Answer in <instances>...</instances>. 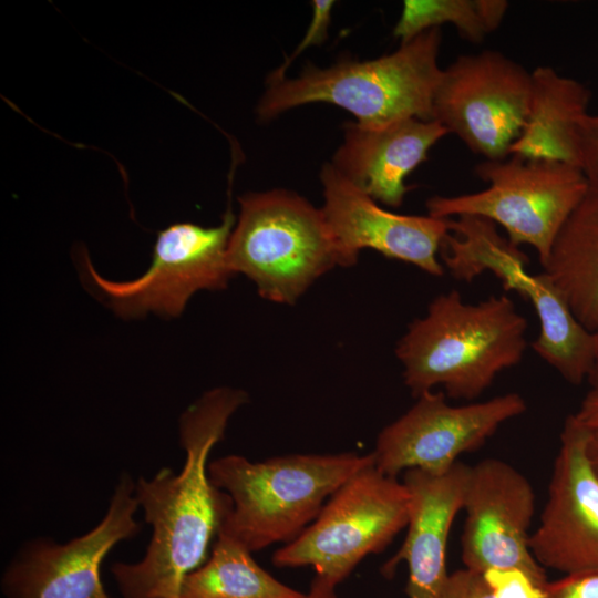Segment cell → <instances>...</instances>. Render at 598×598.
Listing matches in <instances>:
<instances>
[{
  "label": "cell",
  "mask_w": 598,
  "mask_h": 598,
  "mask_svg": "<svg viewBox=\"0 0 598 598\" xmlns=\"http://www.w3.org/2000/svg\"><path fill=\"white\" fill-rule=\"evenodd\" d=\"M509 156L476 166V175L488 183L486 189L434 196L426 202L427 212L439 218L470 215L489 219L506 230L513 245L532 246L543 266L589 184L577 166Z\"/></svg>",
  "instance_id": "ba28073f"
},
{
  "label": "cell",
  "mask_w": 598,
  "mask_h": 598,
  "mask_svg": "<svg viewBox=\"0 0 598 598\" xmlns=\"http://www.w3.org/2000/svg\"><path fill=\"white\" fill-rule=\"evenodd\" d=\"M234 225L228 207L218 226H168L157 235L150 267L133 280L105 279L86 255H82V265L89 281L120 317L137 318L147 312L178 317L196 291L227 287L234 275L227 262Z\"/></svg>",
  "instance_id": "9c48e42d"
},
{
  "label": "cell",
  "mask_w": 598,
  "mask_h": 598,
  "mask_svg": "<svg viewBox=\"0 0 598 598\" xmlns=\"http://www.w3.org/2000/svg\"><path fill=\"white\" fill-rule=\"evenodd\" d=\"M468 473L470 466L460 462L443 474L420 470L403 473L402 482L411 498L406 536L383 565L382 573L389 577L400 563H406L408 598H440L448 577V535L456 515L463 511Z\"/></svg>",
  "instance_id": "2e32d148"
},
{
  "label": "cell",
  "mask_w": 598,
  "mask_h": 598,
  "mask_svg": "<svg viewBox=\"0 0 598 598\" xmlns=\"http://www.w3.org/2000/svg\"><path fill=\"white\" fill-rule=\"evenodd\" d=\"M543 268L575 318L592 332L598 326V189L589 187Z\"/></svg>",
  "instance_id": "d6986e66"
},
{
  "label": "cell",
  "mask_w": 598,
  "mask_h": 598,
  "mask_svg": "<svg viewBox=\"0 0 598 598\" xmlns=\"http://www.w3.org/2000/svg\"><path fill=\"white\" fill-rule=\"evenodd\" d=\"M333 4L334 1L331 0L312 1V19L305 37L302 38L300 44L296 48L295 52L288 59H286L283 64L269 75L270 79L286 78L287 68L303 50L326 40Z\"/></svg>",
  "instance_id": "cb8c5ba5"
},
{
  "label": "cell",
  "mask_w": 598,
  "mask_h": 598,
  "mask_svg": "<svg viewBox=\"0 0 598 598\" xmlns=\"http://www.w3.org/2000/svg\"><path fill=\"white\" fill-rule=\"evenodd\" d=\"M575 420L589 431L598 430V389H591L582 400Z\"/></svg>",
  "instance_id": "4316f807"
},
{
  "label": "cell",
  "mask_w": 598,
  "mask_h": 598,
  "mask_svg": "<svg viewBox=\"0 0 598 598\" xmlns=\"http://www.w3.org/2000/svg\"><path fill=\"white\" fill-rule=\"evenodd\" d=\"M442 245L444 265L461 281H472L484 271L495 275L505 290H515L530 301L539 320V333L532 347L566 381L580 384L592 368L594 333L575 318L564 297L543 271H527V257L496 224L477 216L451 218Z\"/></svg>",
  "instance_id": "8992f818"
},
{
  "label": "cell",
  "mask_w": 598,
  "mask_h": 598,
  "mask_svg": "<svg viewBox=\"0 0 598 598\" xmlns=\"http://www.w3.org/2000/svg\"><path fill=\"white\" fill-rule=\"evenodd\" d=\"M410 503L403 482L369 465L349 477L271 561L279 568L311 567L316 578L337 588L367 556L382 551L406 527Z\"/></svg>",
  "instance_id": "52a82bcc"
},
{
  "label": "cell",
  "mask_w": 598,
  "mask_h": 598,
  "mask_svg": "<svg viewBox=\"0 0 598 598\" xmlns=\"http://www.w3.org/2000/svg\"><path fill=\"white\" fill-rule=\"evenodd\" d=\"M587 456L589 463L598 477V430L589 431L587 441Z\"/></svg>",
  "instance_id": "f1b7e54d"
},
{
  "label": "cell",
  "mask_w": 598,
  "mask_h": 598,
  "mask_svg": "<svg viewBox=\"0 0 598 598\" xmlns=\"http://www.w3.org/2000/svg\"><path fill=\"white\" fill-rule=\"evenodd\" d=\"M240 213L227 248L233 274H243L259 296L293 305L322 275L339 266L321 208L298 194L274 189L239 198Z\"/></svg>",
  "instance_id": "5b68a950"
},
{
  "label": "cell",
  "mask_w": 598,
  "mask_h": 598,
  "mask_svg": "<svg viewBox=\"0 0 598 598\" xmlns=\"http://www.w3.org/2000/svg\"><path fill=\"white\" fill-rule=\"evenodd\" d=\"M526 408L524 398L513 392L451 405L445 393L426 391L381 430L372 451L374 464L393 477L409 470L443 474L458 462V456L478 448Z\"/></svg>",
  "instance_id": "8fae6325"
},
{
  "label": "cell",
  "mask_w": 598,
  "mask_h": 598,
  "mask_svg": "<svg viewBox=\"0 0 598 598\" xmlns=\"http://www.w3.org/2000/svg\"><path fill=\"white\" fill-rule=\"evenodd\" d=\"M440 598H493V595L482 573L463 568L448 574Z\"/></svg>",
  "instance_id": "d4e9b609"
},
{
  "label": "cell",
  "mask_w": 598,
  "mask_h": 598,
  "mask_svg": "<svg viewBox=\"0 0 598 598\" xmlns=\"http://www.w3.org/2000/svg\"><path fill=\"white\" fill-rule=\"evenodd\" d=\"M247 401L238 389L204 393L179 419L182 470L163 467L135 482L134 495L152 536L140 560L111 567L122 598H179L186 577L208 558L231 509L229 495L209 478L208 458L231 415Z\"/></svg>",
  "instance_id": "6da1fadb"
},
{
  "label": "cell",
  "mask_w": 598,
  "mask_h": 598,
  "mask_svg": "<svg viewBox=\"0 0 598 598\" xmlns=\"http://www.w3.org/2000/svg\"><path fill=\"white\" fill-rule=\"evenodd\" d=\"M594 333V361H592V368L588 375V382L591 385V389H598V326L592 331Z\"/></svg>",
  "instance_id": "f546056e"
},
{
  "label": "cell",
  "mask_w": 598,
  "mask_h": 598,
  "mask_svg": "<svg viewBox=\"0 0 598 598\" xmlns=\"http://www.w3.org/2000/svg\"><path fill=\"white\" fill-rule=\"evenodd\" d=\"M441 30L422 32L393 53L369 61L344 59L320 69L305 68L296 79L268 78L257 113L270 120L292 107L323 102L350 112L364 127L420 118L431 121Z\"/></svg>",
  "instance_id": "277c9868"
},
{
  "label": "cell",
  "mask_w": 598,
  "mask_h": 598,
  "mask_svg": "<svg viewBox=\"0 0 598 598\" xmlns=\"http://www.w3.org/2000/svg\"><path fill=\"white\" fill-rule=\"evenodd\" d=\"M320 178L324 197L321 210L339 266L354 265L360 250L370 248L432 276L444 274L437 252L451 233V218L401 215L383 209L331 163L322 166Z\"/></svg>",
  "instance_id": "9a60e30c"
},
{
  "label": "cell",
  "mask_w": 598,
  "mask_h": 598,
  "mask_svg": "<svg viewBox=\"0 0 598 598\" xmlns=\"http://www.w3.org/2000/svg\"><path fill=\"white\" fill-rule=\"evenodd\" d=\"M579 166L589 187L598 189V116L586 114L577 128Z\"/></svg>",
  "instance_id": "603a6c76"
},
{
  "label": "cell",
  "mask_w": 598,
  "mask_h": 598,
  "mask_svg": "<svg viewBox=\"0 0 598 598\" xmlns=\"http://www.w3.org/2000/svg\"><path fill=\"white\" fill-rule=\"evenodd\" d=\"M526 330L527 320L507 296L466 303L452 290L409 324L395 354L415 398L440 385L452 399L473 400L522 361Z\"/></svg>",
  "instance_id": "7a4b0ae2"
},
{
  "label": "cell",
  "mask_w": 598,
  "mask_h": 598,
  "mask_svg": "<svg viewBox=\"0 0 598 598\" xmlns=\"http://www.w3.org/2000/svg\"><path fill=\"white\" fill-rule=\"evenodd\" d=\"M301 598H341L337 594V588L324 584L318 578L313 577L308 592Z\"/></svg>",
  "instance_id": "83f0119b"
},
{
  "label": "cell",
  "mask_w": 598,
  "mask_h": 598,
  "mask_svg": "<svg viewBox=\"0 0 598 598\" xmlns=\"http://www.w3.org/2000/svg\"><path fill=\"white\" fill-rule=\"evenodd\" d=\"M135 482L123 473L103 518L66 543L38 537L25 542L2 574L4 598H111L101 579L106 555L141 529Z\"/></svg>",
  "instance_id": "7c38bea8"
},
{
  "label": "cell",
  "mask_w": 598,
  "mask_h": 598,
  "mask_svg": "<svg viewBox=\"0 0 598 598\" xmlns=\"http://www.w3.org/2000/svg\"><path fill=\"white\" fill-rule=\"evenodd\" d=\"M530 73L527 117L509 155L563 162L580 168L577 128L588 114L589 90L550 66H537Z\"/></svg>",
  "instance_id": "ac0fdd59"
},
{
  "label": "cell",
  "mask_w": 598,
  "mask_h": 598,
  "mask_svg": "<svg viewBox=\"0 0 598 598\" xmlns=\"http://www.w3.org/2000/svg\"><path fill=\"white\" fill-rule=\"evenodd\" d=\"M508 2L503 0H405L393 33L406 43L441 24H453L468 41L482 42L502 23Z\"/></svg>",
  "instance_id": "44dd1931"
},
{
  "label": "cell",
  "mask_w": 598,
  "mask_h": 598,
  "mask_svg": "<svg viewBox=\"0 0 598 598\" xmlns=\"http://www.w3.org/2000/svg\"><path fill=\"white\" fill-rule=\"evenodd\" d=\"M275 578L235 538L219 533L203 565L183 582L179 598H301Z\"/></svg>",
  "instance_id": "ffe728a7"
},
{
  "label": "cell",
  "mask_w": 598,
  "mask_h": 598,
  "mask_svg": "<svg viewBox=\"0 0 598 598\" xmlns=\"http://www.w3.org/2000/svg\"><path fill=\"white\" fill-rule=\"evenodd\" d=\"M588 437L589 430L569 415L540 522L529 538L538 564L565 575L598 573V477L587 456Z\"/></svg>",
  "instance_id": "5bb4252c"
},
{
  "label": "cell",
  "mask_w": 598,
  "mask_h": 598,
  "mask_svg": "<svg viewBox=\"0 0 598 598\" xmlns=\"http://www.w3.org/2000/svg\"><path fill=\"white\" fill-rule=\"evenodd\" d=\"M532 73L494 50L461 55L442 71L432 118L486 161L509 156L528 113Z\"/></svg>",
  "instance_id": "30bf717a"
},
{
  "label": "cell",
  "mask_w": 598,
  "mask_h": 598,
  "mask_svg": "<svg viewBox=\"0 0 598 598\" xmlns=\"http://www.w3.org/2000/svg\"><path fill=\"white\" fill-rule=\"evenodd\" d=\"M545 598H598V573L565 575L547 582Z\"/></svg>",
  "instance_id": "484cf974"
},
{
  "label": "cell",
  "mask_w": 598,
  "mask_h": 598,
  "mask_svg": "<svg viewBox=\"0 0 598 598\" xmlns=\"http://www.w3.org/2000/svg\"><path fill=\"white\" fill-rule=\"evenodd\" d=\"M483 577L493 598H545V586L517 567L489 568Z\"/></svg>",
  "instance_id": "7402d4cb"
},
{
  "label": "cell",
  "mask_w": 598,
  "mask_h": 598,
  "mask_svg": "<svg viewBox=\"0 0 598 598\" xmlns=\"http://www.w3.org/2000/svg\"><path fill=\"white\" fill-rule=\"evenodd\" d=\"M446 134L434 120L406 118L381 127L349 122L331 164L375 202L399 207L409 190L406 176Z\"/></svg>",
  "instance_id": "e0dca14e"
},
{
  "label": "cell",
  "mask_w": 598,
  "mask_h": 598,
  "mask_svg": "<svg viewBox=\"0 0 598 598\" xmlns=\"http://www.w3.org/2000/svg\"><path fill=\"white\" fill-rule=\"evenodd\" d=\"M463 511L461 546L465 568L484 573L517 567L540 585L548 582L529 547L535 493L519 471L498 458H484L470 466Z\"/></svg>",
  "instance_id": "4fadbf2b"
},
{
  "label": "cell",
  "mask_w": 598,
  "mask_h": 598,
  "mask_svg": "<svg viewBox=\"0 0 598 598\" xmlns=\"http://www.w3.org/2000/svg\"><path fill=\"white\" fill-rule=\"evenodd\" d=\"M372 464V452L289 454L254 462L236 454L215 458L208 463L209 478L231 501L220 533L251 553L286 545L349 477Z\"/></svg>",
  "instance_id": "3957f363"
}]
</instances>
